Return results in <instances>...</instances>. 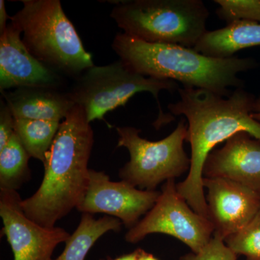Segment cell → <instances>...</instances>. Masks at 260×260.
Here are the masks:
<instances>
[{
	"mask_svg": "<svg viewBox=\"0 0 260 260\" xmlns=\"http://www.w3.org/2000/svg\"><path fill=\"white\" fill-rule=\"evenodd\" d=\"M180 99L168 109L188 121L186 141L191 145L190 169L186 179L177 184L181 198L196 213L208 219L203 185V169L216 145L233 135L245 132L260 141V122L253 119L255 98L242 88L227 98L203 89H178Z\"/></svg>",
	"mask_w": 260,
	"mask_h": 260,
	"instance_id": "cell-1",
	"label": "cell"
},
{
	"mask_svg": "<svg viewBox=\"0 0 260 260\" xmlns=\"http://www.w3.org/2000/svg\"><path fill=\"white\" fill-rule=\"evenodd\" d=\"M112 47L135 73L156 80L179 81L186 88L203 89L222 97L232 95L230 88H243L239 73L258 66L252 58L210 57L193 48L145 42L124 32L116 34Z\"/></svg>",
	"mask_w": 260,
	"mask_h": 260,
	"instance_id": "cell-3",
	"label": "cell"
},
{
	"mask_svg": "<svg viewBox=\"0 0 260 260\" xmlns=\"http://www.w3.org/2000/svg\"><path fill=\"white\" fill-rule=\"evenodd\" d=\"M251 116L253 119L260 122V98L256 99L255 104H254V111L251 114Z\"/></svg>",
	"mask_w": 260,
	"mask_h": 260,
	"instance_id": "cell-25",
	"label": "cell"
},
{
	"mask_svg": "<svg viewBox=\"0 0 260 260\" xmlns=\"http://www.w3.org/2000/svg\"><path fill=\"white\" fill-rule=\"evenodd\" d=\"M16 190L0 189L3 232L11 246L14 260H52L56 246L66 242L69 233L59 227L49 229L25 215Z\"/></svg>",
	"mask_w": 260,
	"mask_h": 260,
	"instance_id": "cell-10",
	"label": "cell"
},
{
	"mask_svg": "<svg viewBox=\"0 0 260 260\" xmlns=\"http://www.w3.org/2000/svg\"><path fill=\"white\" fill-rule=\"evenodd\" d=\"M93 142L90 123L83 109L75 105L60 123L46 154L42 184L31 197L22 200L28 218L52 229L77 208L88 188Z\"/></svg>",
	"mask_w": 260,
	"mask_h": 260,
	"instance_id": "cell-2",
	"label": "cell"
},
{
	"mask_svg": "<svg viewBox=\"0 0 260 260\" xmlns=\"http://www.w3.org/2000/svg\"><path fill=\"white\" fill-rule=\"evenodd\" d=\"M15 134V118L4 100L0 102V149L3 148Z\"/></svg>",
	"mask_w": 260,
	"mask_h": 260,
	"instance_id": "cell-22",
	"label": "cell"
},
{
	"mask_svg": "<svg viewBox=\"0 0 260 260\" xmlns=\"http://www.w3.org/2000/svg\"><path fill=\"white\" fill-rule=\"evenodd\" d=\"M225 243L238 256L260 260V210L242 230L228 238Z\"/></svg>",
	"mask_w": 260,
	"mask_h": 260,
	"instance_id": "cell-19",
	"label": "cell"
},
{
	"mask_svg": "<svg viewBox=\"0 0 260 260\" xmlns=\"http://www.w3.org/2000/svg\"><path fill=\"white\" fill-rule=\"evenodd\" d=\"M254 47H260V23L235 21L223 28L208 30L193 49L205 56L226 59Z\"/></svg>",
	"mask_w": 260,
	"mask_h": 260,
	"instance_id": "cell-15",
	"label": "cell"
},
{
	"mask_svg": "<svg viewBox=\"0 0 260 260\" xmlns=\"http://www.w3.org/2000/svg\"><path fill=\"white\" fill-rule=\"evenodd\" d=\"M8 19H10V16L7 13L5 1L0 0V34H3L8 27L7 21Z\"/></svg>",
	"mask_w": 260,
	"mask_h": 260,
	"instance_id": "cell-24",
	"label": "cell"
},
{
	"mask_svg": "<svg viewBox=\"0 0 260 260\" xmlns=\"http://www.w3.org/2000/svg\"><path fill=\"white\" fill-rule=\"evenodd\" d=\"M186 120L181 119L172 133L158 141L140 136L133 126L116 127L117 148H125L129 160L119 171L121 180L143 190L154 191L161 183L175 179L190 169V158L184 149L187 138Z\"/></svg>",
	"mask_w": 260,
	"mask_h": 260,
	"instance_id": "cell-7",
	"label": "cell"
},
{
	"mask_svg": "<svg viewBox=\"0 0 260 260\" xmlns=\"http://www.w3.org/2000/svg\"><path fill=\"white\" fill-rule=\"evenodd\" d=\"M30 155L16 134L0 149V189L17 190L30 178Z\"/></svg>",
	"mask_w": 260,
	"mask_h": 260,
	"instance_id": "cell-18",
	"label": "cell"
},
{
	"mask_svg": "<svg viewBox=\"0 0 260 260\" xmlns=\"http://www.w3.org/2000/svg\"><path fill=\"white\" fill-rule=\"evenodd\" d=\"M10 23L0 34V91L20 88L63 89L64 78L38 60Z\"/></svg>",
	"mask_w": 260,
	"mask_h": 260,
	"instance_id": "cell-12",
	"label": "cell"
},
{
	"mask_svg": "<svg viewBox=\"0 0 260 260\" xmlns=\"http://www.w3.org/2000/svg\"><path fill=\"white\" fill-rule=\"evenodd\" d=\"M213 236L225 239L240 232L260 210V190L221 178H204Z\"/></svg>",
	"mask_w": 260,
	"mask_h": 260,
	"instance_id": "cell-11",
	"label": "cell"
},
{
	"mask_svg": "<svg viewBox=\"0 0 260 260\" xmlns=\"http://www.w3.org/2000/svg\"><path fill=\"white\" fill-rule=\"evenodd\" d=\"M143 251H144V249H135V251H132V252L122 254V255L117 256V257L112 258L111 256H107L104 259L100 260H140Z\"/></svg>",
	"mask_w": 260,
	"mask_h": 260,
	"instance_id": "cell-23",
	"label": "cell"
},
{
	"mask_svg": "<svg viewBox=\"0 0 260 260\" xmlns=\"http://www.w3.org/2000/svg\"><path fill=\"white\" fill-rule=\"evenodd\" d=\"M23 8L10 23L23 34L34 57L64 78L73 80L94 66L74 25L59 0H22Z\"/></svg>",
	"mask_w": 260,
	"mask_h": 260,
	"instance_id": "cell-4",
	"label": "cell"
},
{
	"mask_svg": "<svg viewBox=\"0 0 260 260\" xmlns=\"http://www.w3.org/2000/svg\"><path fill=\"white\" fill-rule=\"evenodd\" d=\"M179 88L177 82L143 76L119 59L109 64L94 65L73 80L68 92L75 105L83 109L90 123L102 120L108 113L124 107L135 94L148 92L158 104L159 116L154 125L160 127L172 119L162 112L159 93L162 90L174 93Z\"/></svg>",
	"mask_w": 260,
	"mask_h": 260,
	"instance_id": "cell-6",
	"label": "cell"
},
{
	"mask_svg": "<svg viewBox=\"0 0 260 260\" xmlns=\"http://www.w3.org/2000/svg\"><path fill=\"white\" fill-rule=\"evenodd\" d=\"M1 93L15 119L61 122L75 106L63 89L20 88Z\"/></svg>",
	"mask_w": 260,
	"mask_h": 260,
	"instance_id": "cell-14",
	"label": "cell"
},
{
	"mask_svg": "<svg viewBox=\"0 0 260 260\" xmlns=\"http://www.w3.org/2000/svg\"><path fill=\"white\" fill-rule=\"evenodd\" d=\"M110 13L123 32L153 44L194 48L208 31L209 11L202 0H129Z\"/></svg>",
	"mask_w": 260,
	"mask_h": 260,
	"instance_id": "cell-5",
	"label": "cell"
},
{
	"mask_svg": "<svg viewBox=\"0 0 260 260\" xmlns=\"http://www.w3.org/2000/svg\"><path fill=\"white\" fill-rule=\"evenodd\" d=\"M140 260H160L156 256L153 255V254H150V253L147 252L145 250L143 251V254H142Z\"/></svg>",
	"mask_w": 260,
	"mask_h": 260,
	"instance_id": "cell-26",
	"label": "cell"
},
{
	"mask_svg": "<svg viewBox=\"0 0 260 260\" xmlns=\"http://www.w3.org/2000/svg\"><path fill=\"white\" fill-rule=\"evenodd\" d=\"M160 191L138 189L125 181H112L107 174L90 169L88 188L76 209L119 219L128 229L151 210Z\"/></svg>",
	"mask_w": 260,
	"mask_h": 260,
	"instance_id": "cell-9",
	"label": "cell"
},
{
	"mask_svg": "<svg viewBox=\"0 0 260 260\" xmlns=\"http://www.w3.org/2000/svg\"><path fill=\"white\" fill-rule=\"evenodd\" d=\"M61 122L15 119V133L27 153L42 162L49 151Z\"/></svg>",
	"mask_w": 260,
	"mask_h": 260,
	"instance_id": "cell-17",
	"label": "cell"
},
{
	"mask_svg": "<svg viewBox=\"0 0 260 260\" xmlns=\"http://www.w3.org/2000/svg\"><path fill=\"white\" fill-rule=\"evenodd\" d=\"M216 15L227 24L235 21L260 23V0H215Z\"/></svg>",
	"mask_w": 260,
	"mask_h": 260,
	"instance_id": "cell-20",
	"label": "cell"
},
{
	"mask_svg": "<svg viewBox=\"0 0 260 260\" xmlns=\"http://www.w3.org/2000/svg\"><path fill=\"white\" fill-rule=\"evenodd\" d=\"M122 224L119 219L109 215L95 219L92 214L83 213L79 225L65 242L64 251L55 260H85L102 236L109 232H119Z\"/></svg>",
	"mask_w": 260,
	"mask_h": 260,
	"instance_id": "cell-16",
	"label": "cell"
},
{
	"mask_svg": "<svg viewBox=\"0 0 260 260\" xmlns=\"http://www.w3.org/2000/svg\"><path fill=\"white\" fill-rule=\"evenodd\" d=\"M153 234L174 237L191 252L198 253L213 238L214 229L209 219L196 213L181 198L175 179H170L164 183L151 210L129 229L124 238L126 242L136 244Z\"/></svg>",
	"mask_w": 260,
	"mask_h": 260,
	"instance_id": "cell-8",
	"label": "cell"
},
{
	"mask_svg": "<svg viewBox=\"0 0 260 260\" xmlns=\"http://www.w3.org/2000/svg\"><path fill=\"white\" fill-rule=\"evenodd\" d=\"M204 178L229 179L260 190V141L245 132L233 135L208 155Z\"/></svg>",
	"mask_w": 260,
	"mask_h": 260,
	"instance_id": "cell-13",
	"label": "cell"
},
{
	"mask_svg": "<svg viewBox=\"0 0 260 260\" xmlns=\"http://www.w3.org/2000/svg\"><path fill=\"white\" fill-rule=\"evenodd\" d=\"M238 255L223 239L213 236L210 242L198 253H188L179 260H237Z\"/></svg>",
	"mask_w": 260,
	"mask_h": 260,
	"instance_id": "cell-21",
	"label": "cell"
}]
</instances>
